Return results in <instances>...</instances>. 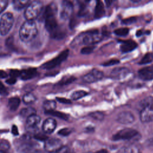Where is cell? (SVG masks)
Wrapping results in <instances>:
<instances>
[{"instance_id":"52","label":"cell","mask_w":153,"mask_h":153,"mask_svg":"<svg viewBox=\"0 0 153 153\" xmlns=\"http://www.w3.org/2000/svg\"><path fill=\"white\" fill-rule=\"evenodd\" d=\"M85 153H93V152H85Z\"/></svg>"},{"instance_id":"32","label":"cell","mask_w":153,"mask_h":153,"mask_svg":"<svg viewBox=\"0 0 153 153\" xmlns=\"http://www.w3.org/2000/svg\"><path fill=\"white\" fill-rule=\"evenodd\" d=\"M94 47L92 46V45H88L87 47H85L84 48H82L81 50V53L82 54H88L91 53L94 49Z\"/></svg>"},{"instance_id":"47","label":"cell","mask_w":153,"mask_h":153,"mask_svg":"<svg viewBox=\"0 0 153 153\" xmlns=\"http://www.w3.org/2000/svg\"><path fill=\"white\" fill-rule=\"evenodd\" d=\"M7 76H8V74H7L6 72L2 70H0V78H7Z\"/></svg>"},{"instance_id":"33","label":"cell","mask_w":153,"mask_h":153,"mask_svg":"<svg viewBox=\"0 0 153 153\" xmlns=\"http://www.w3.org/2000/svg\"><path fill=\"white\" fill-rule=\"evenodd\" d=\"M75 79H76V78L74 76H69L68 78H65L63 79H62V81H60L59 82V84L60 85H66V84H70V83L74 82Z\"/></svg>"},{"instance_id":"29","label":"cell","mask_w":153,"mask_h":153,"mask_svg":"<svg viewBox=\"0 0 153 153\" xmlns=\"http://www.w3.org/2000/svg\"><path fill=\"white\" fill-rule=\"evenodd\" d=\"M88 115L91 117L92 118L96 120H99V121H102L103 120L105 115L103 112H100V111H95V112H92L88 114Z\"/></svg>"},{"instance_id":"16","label":"cell","mask_w":153,"mask_h":153,"mask_svg":"<svg viewBox=\"0 0 153 153\" xmlns=\"http://www.w3.org/2000/svg\"><path fill=\"white\" fill-rule=\"evenodd\" d=\"M57 123L55 120L49 118L46 119L42 124V130L44 133L50 134L53 133L56 129Z\"/></svg>"},{"instance_id":"14","label":"cell","mask_w":153,"mask_h":153,"mask_svg":"<svg viewBox=\"0 0 153 153\" xmlns=\"http://www.w3.org/2000/svg\"><path fill=\"white\" fill-rule=\"evenodd\" d=\"M41 121V117L36 115L33 114L29 117L26 120V127L29 131H35L36 130L38 125Z\"/></svg>"},{"instance_id":"28","label":"cell","mask_w":153,"mask_h":153,"mask_svg":"<svg viewBox=\"0 0 153 153\" xmlns=\"http://www.w3.org/2000/svg\"><path fill=\"white\" fill-rule=\"evenodd\" d=\"M153 61V54L152 53H147L144 55L142 59L139 62L140 65H145Z\"/></svg>"},{"instance_id":"34","label":"cell","mask_w":153,"mask_h":153,"mask_svg":"<svg viewBox=\"0 0 153 153\" xmlns=\"http://www.w3.org/2000/svg\"><path fill=\"white\" fill-rule=\"evenodd\" d=\"M120 61L118 59H111L109 60H108L105 62H104L103 63H102V65L104 66H114L115 65L118 63H119Z\"/></svg>"},{"instance_id":"13","label":"cell","mask_w":153,"mask_h":153,"mask_svg":"<svg viewBox=\"0 0 153 153\" xmlns=\"http://www.w3.org/2000/svg\"><path fill=\"white\" fill-rule=\"evenodd\" d=\"M116 120L119 123L128 124L132 123L134 121V117L133 114L129 111H122L117 115Z\"/></svg>"},{"instance_id":"21","label":"cell","mask_w":153,"mask_h":153,"mask_svg":"<svg viewBox=\"0 0 153 153\" xmlns=\"http://www.w3.org/2000/svg\"><path fill=\"white\" fill-rule=\"evenodd\" d=\"M20 100L17 97H11L8 100V107L11 111H16L19 106Z\"/></svg>"},{"instance_id":"10","label":"cell","mask_w":153,"mask_h":153,"mask_svg":"<svg viewBox=\"0 0 153 153\" xmlns=\"http://www.w3.org/2000/svg\"><path fill=\"white\" fill-rule=\"evenodd\" d=\"M103 77V74L102 71L97 69H93L82 76V80L85 82L91 83L100 80Z\"/></svg>"},{"instance_id":"27","label":"cell","mask_w":153,"mask_h":153,"mask_svg":"<svg viewBox=\"0 0 153 153\" xmlns=\"http://www.w3.org/2000/svg\"><path fill=\"white\" fill-rule=\"evenodd\" d=\"M88 93L84 90H77L75 92H74L71 96V97L74 100H76L79 99H81L82 97H84L86 95H87Z\"/></svg>"},{"instance_id":"24","label":"cell","mask_w":153,"mask_h":153,"mask_svg":"<svg viewBox=\"0 0 153 153\" xmlns=\"http://www.w3.org/2000/svg\"><path fill=\"white\" fill-rule=\"evenodd\" d=\"M43 108L45 112L53 111L56 108V102L54 100H45L43 103Z\"/></svg>"},{"instance_id":"17","label":"cell","mask_w":153,"mask_h":153,"mask_svg":"<svg viewBox=\"0 0 153 153\" xmlns=\"http://www.w3.org/2000/svg\"><path fill=\"white\" fill-rule=\"evenodd\" d=\"M136 47V42L133 40L123 41L120 45V50L123 53H128L134 50Z\"/></svg>"},{"instance_id":"15","label":"cell","mask_w":153,"mask_h":153,"mask_svg":"<svg viewBox=\"0 0 153 153\" xmlns=\"http://www.w3.org/2000/svg\"><path fill=\"white\" fill-rule=\"evenodd\" d=\"M138 74L143 80L149 81L153 79V65L140 69L138 72Z\"/></svg>"},{"instance_id":"50","label":"cell","mask_w":153,"mask_h":153,"mask_svg":"<svg viewBox=\"0 0 153 153\" xmlns=\"http://www.w3.org/2000/svg\"><path fill=\"white\" fill-rule=\"evenodd\" d=\"M105 2H106V4H107V6H108V5L109 6V5H111L110 4H111V3L112 2V1H108V2H107V1H105Z\"/></svg>"},{"instance_id":"51","label":"cell","mask_w":153,"mask_h":153,"mask_svg":"<svg viewBox=\"0 0 153 153\" xmlns=\"http://www.w3.org/2000/svg\"><path fill=\"white\" fill-rule=\"evenodd\" d=\"M0 153H7L5 151H0Z\"/></svg>"},{"instance_id":"39","label":"cell","mask_w":153,"mask_h":153,"mask_svg":"<svg viewBox=\"0 0 153 153\" xmlns=\"http://www.w3.org/2000/svg\"><path fill=\"white\" fill-rule=\"evenodd\" d=\"M8 1L7 0H0V14L7 8Z\"/></svg>"},{"instance_id":"8","label":"cell","mask_w":153,"mask_h":153,"mask_svg":"<svg viewBox=\"0 0 153 153\" xmlns=\"http://www.w3.org/2000/svg\"><path fill=\"white\" fill-rule=\"evenodd\" d=\"M102 39V36L98 33L97 30H94L88 32V33H84L82 39V44L91 45L92 44L97 43Z\"/></svg>"},{"instance_id":"40","label":"cell","mask_w":153,"mask_h":153,"mask_svg":"<svg viewBox=\"0 0 153 153\" xmlns=\"http://www.w3.org/2000/svg\"><path fill=\"white\" fill-rule=\"evenodd\" d=\"M56 100L62 103H64V104H70L71 103V100L64 97H56Z\"/></svg>"},{"instance_id":"44","label":"cell","mask_w":153,"mask_h":153,"mask_svg":"<svg viewBox=\"0 0 153 153\" xmlns=\"http://www.w3.org/2000/svg\"><path fill=\"white\" fill-rule=\"evenodd\" d=\"M86 12H87V8H86L85 6L84 5H82L80 7V9H79V11L78 13V15H79L80 16H83L85 15Z\"/></svg>"},{"instance_id":"22","label":"cell","mask_w":153,"mask_h":153,"mask_svg":"<svg viewBox=\"0 0 153 153\" xmlns=\"http://www.w3.org/2000/svg\"><path fill=\"white\" fill-rule=\"evenodd\" d=\"M29 4V1L27 0H17L13 2V5L15 10H21L26 7Z\"/></svg>"},{"instance_id":"42","label":"cell","mask_w":153,"mask_h":153,"mask_svg":"<svg viewBox=\"0 0 153 153\" xmlns=\"http://www.w3.org/2000/svg\"><path fill=\"white\" fill-rule=\"evenodd\" d=\"M7 90L2 82L0 81V94L2 95H6L7 94Z\"/></svg>"},{"instance_id":"35","label":"cell","mask_w":153,"mask_h":153,"mask_svg":"<svg viewBox=\"0 0 153 153\" xmlns=\"http://www.w3.org/2000/svg\"><path fill=\"white\" fill-rule=\"evenodd\" d=\"M72 132V130L69 128H63L61 130H60L58 131V134L59 135L63 136H67L69 135Z\"/></svg>"},{"instance_id":"26","label":"cell","mask_w":153,"mask_h":153,"mask_svg":"<svg viewBox=\"0 0 153 153\" xmlns=\"http://www.w3.org/2000/svg\"><path fill=\"white\" fill-rule=\"evenodd\" d=\"M45 114H48V115H51L56 117H58L59 118H61L62 120H67L68 119V115H66L65 113H63L62 112L60 111H56L55 110L53 111H48V112H45Z\"/></svg>"},{"instance_id":"41","label":"cell","mask_w":153,"mask_h":153,"mask_svg":"<svg viewBox=\"0 0 153 153\" xmlns=\"http://www.w3.org/2000/svg\"><path fill=\"white\" fill-rule=\"evenodd\" d=\"M34 137L36 140H43V141H45L48 139V137L45 135L42 134H36L34 136Z\"/></svg>"},{"instance_id":"37","label":"cell","mask_w":153,"mask_h":153,"mask_svg":"<svg viewBox=\"0 0 153 153\" xmlns=\"http://www.w3.org/2000/svg\"><path fill=\"white\" fill-rule=\"evenodd\" d=\"M136 20L137 19L136 17H131L124 19L122 21V23L124 25H131L132 23H134L136 21Z\"/></svg>"},{"instance_id":"45","label":"cell","mask_w":153,"mask_h":153,"mask_svg":"<svg viewBox=\"0 0 153 153\" xmlns=\"http://www.w3.org/2000/svg\"><path fill=\"white\" fill-rule=\"evenodd\" d=\"M6 82L7 84H11V85L14 84H15L16 82V78H13V77H10V78H9L8 79H7L6 80Z\"/></svg>"},{"instance_id":"2","label":"cell","mask_w":153,"mask_h":153,"mask_svg":"<svg viewBox=\"0 0 153 153\" xmlns=\"http://www.w3.org/2000/svg\"><path fill=\"white\" fill-rule=\"evenodd\" d=\"M19 37L23 42H29L33 40L38 35V29L33 21L26 20L19 29Z\"/></svg>"},{"instance_id":"3","label":"cell","mask_w":153,"mask_h":153,"mask_svg":"<svg viewBox=\"0 0 153 153\" xmlns=\"http://www.w3.org/2000/svg\"><path fill=\"white\" fill-rule=\"evenodd\" d=\"M44 5L42 2L35 1L30 2L26 7L24 16L26 20L33 21L41 13Z\"/></svg>"},{"instance_id":"36","label":"cell","mask_w":153,"mask_h":153,"mask_svg":"<svg viewBox=\"0 0 153 153\" xmlns=\"http://www.w3.org/2000/svg\"><path fill=\"white\" fill-rule=\"evenodd\" d=\"M10 148V144L7 141L3 140L0 142V151L6 152Z\"/></svg>"},{"instance_id":"25","label":"cell","mask_w":153,"mask_h":153,"mask_svg":"<svg viewBox=\"0 0 153 153\" xmlns=\"http://www.w3.org/2000/svg\"><path fill=\"white\" fill-rule=\"evenodd\" d=\"M36 100L35 96L32 93H27L23 97V101L25 103L29 105L33 103Z\"/></svg>"},{"instance_id":"19","label":"cell","mask_w":153,"mask_h":153,"mask_svg":"<svg viewBox=\"0 0 153 153\" xmlns=\"http://www.w3.org/2000/svg\"><path fill=\"white\" fill-rule=\"evenodd\" d=\"M105 11L104 8V5L100 1H97L95 9H94V16L96 18L99 19L103 17L105 14Z\"/></svg>"},{"instance_id":"4","label":"cell","mask_w":153,"mask_h":153,"mask_svg":"<svg viewBox=\"0 0 153 153\" xmlns=\"http://www.w3.org/2000/svg\"><path fill=\"white\" fill-rule=\"evenodd\" d=\"M14 23V17L12 13L7 12L3 14L0 19V34L2 36L7 35L11 30Z\"/></svg>"},{"instance_id":"46","label":"cell","mask_w":153,"mask_h":153,"mask_svg":"<svg viewBox=\"0 0 153 153\" xmlns=\"http://www.w3.org/2000/svg\"><path fill=\"white\" fill-rule=\"evenodd\" d=\"M12 133L14 135H17L19 134V131H18V128L16 126L14 125L12 127Z\"/></svg>"},{"instance_id":"38","label":"cell","mask_w":153,"mask_h":153,"mask_svg":"<svg viewBox=\"0 0 153 153\" xmlns=\"http://www.w3.org/2000/svg\"><path fill=\"white\" fill-rule=\"evenodd\" d=\"M56 153H74L72 150L68 146H62Z\"/></svg>"},{"instance_id":"1","label":"cell","mask_w":153,"mask_h":153,"mask_svg":"<svg viewBox=\"0 0 153 153\" xmlns=\"http://www.w3.org/2000/svg\"><path fill=\"white\" fill-rule=\"evenodd\" d=\"M57 7L56 4L52 2L48 4L44 12L45 27L53 38L62 39L65 36V32L58 26L56 20Z\"/></svg>"},{"instance_id":"12","label":"cell","mask_w":153,"mask_h":153,"mask_svg":"<svg viewBox=\"0 0 153 153\" xmlns=\"http://www.w3.org/2000/svg\"><path fill=\"white\" fill-rule=\"evenodd\" d=\"M130 73V70L125 67H118L113 69L110 76L114 79H122L126 77Z\"/></svg>"},{"instance_id":"5","label":"cell","mask_w":153,"mask_h":153,"mask_svg":"<svg viewBox=\"0 0 153 153\" xmlns=\"http://www.w3.org/2000/svg\"><path fill=\"white\" fill-rule=\"evenodd\" d=\"M69 55V50L66 49L63 50L57 56H56L55 58L51 59V60L45 63L42 65V68L44 69H53L57 66L59 65L60 63H62L64 60L66 59Z\"/></svg>"},{"instance_id":"6","label":"cell","mask_w":153,"mask_h":153,"mask_svg":"<svg viewBox=\"0 0 153 153\" xmlns=\"http://www.w3.org/2000/svg\"><path fill=\"white\" fill-rule=\"evenodd\" d=\"M138 132L137 130L131 128H126L120 130L116 134H115L112 139L114 140H129L134 137Z\"/></svg>"},{"instance_id":"23","label":"cell","mask_w":153,"mask_h":153,"mask_svg":"<svg viewBox=\"0 0 153 153\" xmlns=\"http://www.w3.org/2000/svg\"><path fill=\"white\" fill-rule=\"evenodd\" d=\"M33 114H36V110L32 107H27L23 108L21 110L20 113V116L22 117H26L27 118Z\"/></svg>"},{"instance_id":"49","label":"cell","mask_w":153,"mask_h":153,"mask_svg":"<svg viewBox=\"0 0 153 153\" xmlns=\"http://www.w3.org/2000/svg\"><path fill=\"white\" fill-rule=\"evenodd\" d=\"M136 36H140V35H142V31L141 30H138L137 32H136Z\"/></svg>"},{"instance_id":"30","label":"cell","mask_w":153,"mask_h":153,"mask_svg":"<svg viewBox=\"0 0 153 153\" xmlns=\"http://www.w3.org/2000/svg\"><path fill=\"white\" fill-rule=\"evenodd\" d=\"M114 32L117 36H124L128 35L129 32V29L127 27H121L115 29Z\"/></svg>"},{"instance_id":"20","label":"cell","mask_w":153,"mask_h":153,"mask_svg":"<svg viewBox=\"0 0 153 153\" xmlns=\"http://www.w3.org/2000/svg\"><path fill=\"white\" fill-rule=\"evenodd\" d=\"M118 153H141L139 148L136 146H126L121 148Z\"/></svg>"},{"instance_id":"9","label":"cell","mask_w":153,"mask_h":153,"mask_svg":"<svg viewBox=\"0 0 153 153\" xmlns=\"http://www.w3.org/2000/svg\"><path fill=\"white\" fill-rule=\"evenodd\" d=\"M74 6L72 2L67 1L62 2L60 12V16L62 20L68 19L73 13Z\"/></svg>"},{"instance_id":"31","label":"cell","mask_w":153,"mask_h":153,"mask_svg":"<svg viewBox=\"0 0 153 153\" xmlns=\"http://www.w3.org/2000/svg\"><path fill=\"white\" fill-rule=\"evenodd\" d=\"M140 105H142V108L146 106H153V97L149 96L143 99L140 102Z\"/></svg>"},{"instance_id":"48","label":"cell","mask_w":153,"mask_h":153,"mask_svg":"<svg viewBox=\"0 0 153 153\" xmlns=\"http://www.w3.org/2000/svg\"><path fill=\"white\" fill-rule=\"evenodd\" d=\"M94 153H108V151L106 149H100Z\"/></svg>"},{"instance_id":"18","label":"cell","mask_w":153,"mask_h":153,"mask_svg":"<svg viewBox=\"0 0 153 153\" xmlns=\"http://www.w3.org/2000/svg\"><path fill=\"white\" fill-rule=\"evenodd\" d=\"M36 73L37 71L35 68H29L21 71L20 77L23 80H28L35 77Z\"/></svg>"},{"instance_id":"7","label":"cell","mask_w":153,"mask_h":153,"mask_svg":"<svg viewBox=\"0 0 153 153\" xmlns=\"http://www.w3.org/2000/svg\"><path fill=\"white\" fill-rule=\"evenodd\" d=\"M44 142V149L49 153H56L63 146L62 141L57 138H48Z\"/></svg>"},{"instance_id":"43","label":"cell","mask_w":153,"mask_h":153,"mask_svg":"<svg viewBox=\"0 0 153 153\" xmlns=\"http://www.w3.org/2000/svg\"><path fill=\"white\" fill-rule=\"evenodd\" d=\"M10 76L13 78H16L17 76H20V71L18 70H11L10 71Z\"/></svg>"},{"instance_id":"11","label":"cell","mask_w":153,"mask_h":153,"mask_svg":"<svg viewBox=\"0 0 153 153\" xmlns=\"http://www.w3.org/2000/svg\"><path fill=\"white\" fill-rule=\"evenodd\" d=\"M140 120L143 123L153 121V106L143 107L140 113Z\"/></svg>"}]
</instances>
